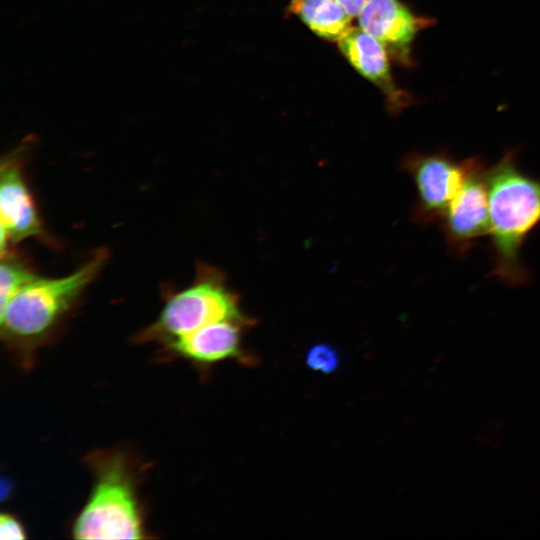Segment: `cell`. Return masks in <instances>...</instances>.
Listing matches in <instances>:
<instances>
[{"label": "cell", "mask_w": 540, "mask_h": 540, "mask_svg": "<svg viewBox=\"0 0 540 540\" xmlns=\"http://www.w3.org/2000/svg\"><path fill=\"white\" fill-rule=\"evenodd\" d=\"M241 315L239 296L228 287L224 272L200 264L193 282L167 298L157 319L137 339L165 344L204 325Z\"/></svg>", "instance_id": "277c9868"}, {"label": "cell", "mask_w": 540, "mask_h": 540, "mask_svg": "<svg viewBox=\"0 0 540 540\" xmlns=\"http://www.w3.org/2000/svg\"><path fill=\"white\" fill-rule=\"evenodd\" d=\"M337 42L351 65L383 92L392 112L398 113L410 104L409 94L394 83L388 52L376 38L361 27H350Z\"/></svg>", "instance_id": "30bf717a"}, {"label": "cell", "mask_w": 540, "mask_h": 540, "mask_svg": "<svg viewBox=\"0 0 540 540\" xmlns=\"http://www.w3.org/2000/svg\"><path fill=\"white\" fill-rule=\"evenodd\" d=\"M439 222L450 251L456 255H463L489 234L486 167L479 158H471L466 180Z\"/></svg>", "instance_id": "52a82bcc"}, {"label": "cell", "mask_w": 540, "mask_h": 540, "mask_svg": "<svg viewBox=\"0 0 540 540\" xmlns=\"http://www.w3.org/2000/svg\"><path fill=\"white\" fill-rule=\"evenodd\" d=\"M358 23L388 54L408 64L411 43L432 21L416 16L399 0H369L358 15Z\"/></svg>", "instance_id": "ba28073f"}, {"label": "cell", "mask_w": 540, "mask_h": 540, "mask_svg": "<svg viewBox=\"0 0 540 540\" xmlns=\"http://www.w3.org/2000/svg\"><path fill=\"white\" fill-rule=\"evenodd\" d=\"M0 538L2 540H18L25 538V531L21 523L10 514L0 516Z\"/></svg>", "instance_id": "5bb4252c"}, {"label": "cell", "mask_w": 540, "mask_h": 540, "mask_svg": "<svg viewBox=\"0 0 540 540\" xmlns=\"http://www.w3.org/2000/svg\"><path fill=\"white\" fill-rule=\"evenodd\" d=\"M243 314L204 325L164 345L178 356L200 364H211L241 356L242 336L254 324Z\"/></svg>", "instance_id": "9c48e42d"}, {"label": "cell", "mask_w": 540, "mask_h": 540, "mask_svg": "<svg viewBox=\"0 0 540 540\" xmlns=\"http://www.w3.org/2000/svg\"><path fill=\"white\" fill-rule=\"evenodd\" d=\"M471 158L456 161L443 152H412L406 155L401 168L414 182L416 203L414 220L422 225L439 221L463 186Z\"/></svg>", "instance_id": "5b68a950"}, {"label": "cell", "mask_w": 540, "mask_h": 540, "mask_svg": "<svg viewBox=\"0 0 540 540\" xmlns=\"http://www.w3.org/2000/svg\"><path fill=\"white\" fill-rule=\"evenodd\" d=\"M36 276L29 262L16 251L10 248L1 253L0 307Z\"/></svg>", "instance_id": "7c38bea8"}, {"label": "cell", "mask_w": 540, "mask_h": 540, "mask_svg": "<svg viewBox=\"0 0 540 540\" xmlns=\"http://www.w3.org/2000/svg\"><path fill=\"white\" fill-rule=\"evenodd\" d=\"M33 137L2 157L0 167L1 253L26 238H46L24 175L23 158Z\"/></svg>", "instance_id": "8992f818"}, {"label": "cell", "mask_w": 540, "mask_h": 540, "mask_svg": "<svg viewBox=\"0 0 540 540\" xmlns=\"http://www.w3.org/2000/svg\"><path fill=\"white\" fill-rule=\"evenodd\" d=\"M96 482L76 518V539H141L143 527L128 466L119 455L94 459Z\"/></svg>", "instance_id": "3957f363"}, {"label": "cell", "mask_w": 540, "mask_h": 540, "mask_svg": "<svg viewBox=\"0 0 540 540\" xmlns=\"http://www.w3.org/2000/svg\"><path fill=\"white\" fill-rule=\"evenodd\" d=\"M107 259L108 252L100 249L66 276H36L25 284L1 307L3 339L24 346L45 338L78 303Z\"/></svg>", "instance_id": "7a4b0ae2"}, {"label": "cell", "mask_w": 540, "mask_h": 540, "mask_svg": "<svg viewBox=\"0 0 540 540\" xmlns=\"http://www.w3.org/2000/svg\"><path fill=\"white\" fill-rule=\"evenodd\" d=\"M342 8L347 12V14L353 18L358 16L363 7L369 0H335Z\"/></svg>", "instance_id": "9a60e30c"}, {"label": "cell", "mask_w": 540, "mask_h": 540, "mask_svg": "<svg viewBox=\"0 0 540 540\" xmlns=\"http://www.w3.org/2000/svg\"><path fill=\"white\" fill-rule=\"evenodd\" d=\"M489 196L492 272L506 284L527 282L520 257L531 231L540 223V180L522 171L514 152L486 169Z\"/></svg>", "instance_id": "6da1fadb"}, {"label": "cell", "mask_w": 540, "mask_h": 540, "mask_svg": "<svg viewBox=\"0 0 540 540\" xmlns=\"http://www.w3.org/2000/svg\"><path fill=\"white\" fill-rule=\"evenodd\" d=\"M306 363L314 371L330 373L336 370L339 364V356L331 346L318 344L308 351Z\"/></svg>", "instance_id": "4fadbf2b"}, {"label": "cell", "mask_w": 540, "mask_h": 540, "mask_svg": "<svg viewBox=\"0 0 540 540\" xmlns=\"http://www.w3.org/2000/svg\"><path fill=\"white\" fill-rule=\"evenodd\" d=\"M288 11L330 41H338L351 27V17L335 0H291Z\"/></svg>", "instance_id": "8fae6325"}]
</instances>
